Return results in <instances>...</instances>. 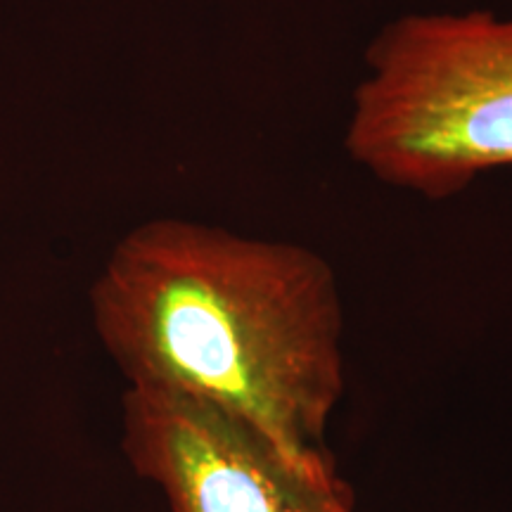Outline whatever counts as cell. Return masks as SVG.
I'll return each instance as SVG.
<instances>
[{
	"instance_id": "1",
	"label": "cell",
	"mask_w": 512,
	"mask_h": 512,
	"mask_svg": "<svg viewBox=\"0 0 512 512\" xmlns=\"http://www.w3.org/2000/svg\"><path fill=\"white\" fill-rule=\"evenodd\" d=\"M95 330L131 387L216 401L318 451L344 387L342 304L323 256L190 221H152L93 285Z\"/></svg>"
},
{
	"instance_id": "2",
	"label": "cell",
	"mask_w": 512,
	"mask_h": 512,
	"mask_svg": "<svg viewBox=\"0 0 512 512\" xmlns=\"http://www.w3.org/2000/svg\"><path fill=\"white\" fill-rule=\"evenodd\" d=\"M363 169L427 197L512 166V17L418 12L366 50L347 124Z\"/></svg>"
},
{
	"instance_id": "3",
	"label": "cell",
	"mask_w": 512,
	"mask_h": 512,
	"mask_svg": "<svg viewBox=\"0 0 512 512\" xmlns=\"http://www.w3.org/2000/svg\"><path fill=\"white\" fill-rule=\"evenodd\" d=\"M124 451L171 512H351L323 453L290 448L249 415L200 396L128 389Z\"/></svg>"
}]
</instances>
